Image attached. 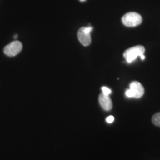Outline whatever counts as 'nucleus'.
<instances>
[{
	"label": "nucleus",
	"instance_id": "nucleus-8",
	"mask_svg": "<svg viewBox=\"0 0 160 160\" xmlns=\"http://www.w3.org/2000/svg\"><path fill=\"white\" fill-rule=\"evenodd\" d=\"M102 93L104 95L106 96H109L112 93V90L109 88L108 87H102Z\"/></svg>",
	"mask_w": 160,
	"mask_h": 160
},
{
	"label": "nucleus",
	"instance_id": "nucleus-6",
	"mask_svg": "<svg viewBox=\"0 0 160 160\" xmlns=\"http://www.w3.org/2000/svg\"><path fill=\"white\" fill-rule=\"evenodd\" d=\"M98 100H99L100 104L101 105L102 108L104 110L110 111L112 109V107H113L112 101L110 97H109V96H106L103 94V93H102L99 96Z\"/></svg>",
	"mask_w": 160,
	"mask_h": 160
},
{
	"label": "nucleus",
	"instance_id": "nucleus-3",
	"mask_svg": "<svg viewBox=\"0 0 160 160\" xmlns=\"http://www.w3.org/2000/svg\"><path fill=\"white\" fill-rule=\"evenodd\" d=\"M23 49L22 43L18 40H15L7 45L4 48V53L7 56L12 57L18 55Z\"/></svg>",
	"mask_w": 160,
	"mask_h": 160
},
{
	"label": "nucleus",
	"instance_id": "nucleus-10",
	"mask_svg": "<svg viewBox=\"0 0 160 160\" xmlns=\"http://www.w3.org/2000/svg\"><path fill=\"white\" fill-rule=\"evenodd\" d=\"M14 38V39H17V38H18V35H17V34H15Z\"/></svg>",
	"mask_w": 160,
	"mask_h": 160
},
{
	"label": "nucleus",
	"instance_id": "nucleus-1",
	"mask_svg": "<svg viewBox=\"0 0 160 160\" xmlns=\"http://www.w3.org/2000/svg\"><path fill=\"white\" fill-rule=\"evenodd\" d=\"M145 51V49L143 46L138 45L126 50L123 53V56L128 63H131L137 58L138 57H140L141 59L143 60L145 59V56L143 55Z\"/></svg>",
	"mask_w": 160,
	"mask_h": 160
},
{
	"label": "nucleus",
	"instance_id": "nucleus-7",
	"mask_svg": "<svg viewBox=\"0 0 160 160\" xmlns=\"http://www.w3.org/2000/svg\"><path fill=\"white\" fill-rule=\"evenodd\" d=\"M152 122L155 125L160 127V112L154 114L152 118Z\"/></svg>",
	"mask_w": 160,
	"mask_h": 160
},
{
	"label": "nucleus",
	"instance_id": "nucleus-5",
	"mask_svg": "<svg viewBox=\"0 0 160 160\" xmlns=\"http://www.w3.org/2000/svg\"><path fill=\"white\" fill-rule=\"evenodd\" d=\"M77 35L78 40L83 46H87L90 45L92 42L91 34L86 33L83 28L79 29Z\"/></svg>",
	"mask_w": 160,
	"mask_h": 160
},
{
	"label": "nucleus",
	"instance_id": "nucleus-9",
	"mask_svg": "<svg viewBox=\"0 0 160 160\" xmlns=\"http://www.w3.org/2000/svg\"><path fill=\"white\" fill-rule=\"evenodd\" d=\"M114 117L113 116H109V117H108L106 118V122L109 123H111L112 122H113L114 121Z\"/></svg>",
	"mask_w": 160,
	"mask_h": 160
},
{
	"label": "nucleus",
	"instance_id": "nucleus-2",
	"mask_svg": "<svg viewBox=\"0 0 160 160\" xmlns=\"http://www.w3.org/2000/svg\"><path fill=\"white\" fill-rule=\"evenodd\" d=\"M122 23L127 27H136L142 22V16L135 12H129L122 18Z\"/></svg>",
	"mask_w": 160,
	"mask_h": 160
},
{
	"label": "nucleus",
	"instance_id": "nucleus-4",
	"mask_svg": "<svg viewBox=\"0 0 160 160\" xmlns=\"http://www.w3.org/2000/svg\"><path fill=\"white\" fill-rule=\"evenodd\" d=\"M129 87L130 90L133 94V97L139 98L143 96L144 94V88L140 82L138 81L132 82Z\"/></svg>",
	"mask_w": 160,
	"mask_h": 160
},
{
	"label": "nucleus",
	"instance_id": "nucleus-11",
	"mask_svg": "<svg viewBox=\"0 0 160 160\" xmlns=\"http://www.w3.org/2000/svg\"><path fill=\"white\" fill-rule=\"evenodd\" d=\"M80 1L81 2H84L86 0H80Z\"/></svg>",
	"mask_w": 160,
	"mask_h": 160
}]
</instances>
